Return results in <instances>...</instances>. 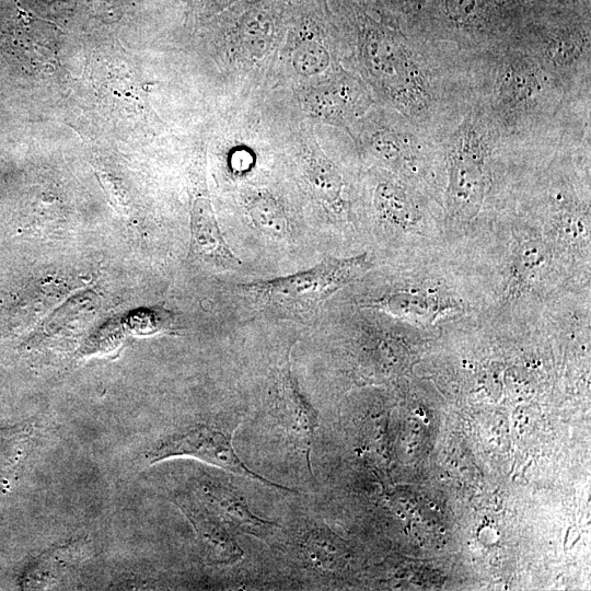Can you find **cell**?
<instances>
[{
  "instance_id": "14",
  "label": "cell",
  "mask_w": 591,
  "mask_h": 591,
  "mask_svg": "<svg viewBox=\"0 0 591 591\" xmlns=\"http://www.w3.org/2000/svg\"><path fill=\"white\" fill-rule=\"evenodd\" d=\"M410 323H430L453 305L429 291L403 290L363 304Z\"/></svg>"
},
{
  "instance_id": "15",
  "label": "cell",
  "mask_w": 591,
  "mask_h": 591,
  "mask_svg": "<svg viewBox=\"0 0 591 591\" xmlns=\"http://www.w3.org/2000/svg\"><path fill=\"white\" fill-rule=\"evenodd\" d=\"M546 260L547 251L538 237L529 236L520 240L512 253L507 292L513 296L534 283Z\"/></svg>"
},
{
  "instance_id": "11",
  "label": "cell",
  "mask_w": 591,
  "mask_h": 591,
  "mask_svg": "<svg viewBox=\"0 0 591 591\" xmlns=\"http://www.w3.org/2000/svg\"><path fill=\"white\" fill-rule=\"evenodd\" d=\"M201 489V500L236 535L247 534L266 541L279 528L277 523L255 514L243 494L230 483L208 478Z\"/></svg>"
},
{
  "instance_id": "13",
  "label": "cell",
  "mask_w": 591,
  "mask_h": 591,
  "mask_svg": "<svg viewBox=\"0 0 591 591\" xmlns=\"http://www.w3.org/2000/svg\"><path fill=\"white\" fill-rule=\"evenodd\" d=\"M192 250L207 264L222 269H234L241 259L227 244L209 198L199 196L192 206Z\"/></svg>"
},
{
  "instance_id": "7",
  "label": "cell",
  "mask_w": 591,
  "mask_h": 591,
  "mask_svg": "<svg viewBox=\"0 0 591 591\" xmlns=\"http://www.w3.org/2000/svg\"><path fill=\"white\" fill-rule=\"evenodd\" d=\"M367 254L328 257L311 269L244 286L260 304L286 313L313 312L321 303L369 268Z\"/></svg>"
},
{
  "instance_id": "8",
  "label": "cell",
  "mask_w": 591,
  "mask_h": 591,
  "mask_svg": "<svg viewBox=\"0 0 591 591\" xmlns=\"http://www.w3.org/2000/svg\"><path fill=\"white\" fill-rule=\"evenodd\" d=\"M235 426L196 424L161 439L147 453L151 464L174 456H193L232 474L240 475L276 489L294 493L293 489L268 480L248 468L236 454L232 443Z\"/></svg>"
},
{
  "instance_id": "1",
  "label": "cell",
  "mask_w": 591,
  "mask_h": 591,
  "mask_svg": "<svg viewBox=\"0 0 591 591\" xmlns=\"http://www.w3.org/2000/svg\"><path fill=\"white\" fill-rule=\"evenodd\" d=\"M470 102L507 152L532 157L591 139V105L573 102L514 37L466 56Z\"/></svg>"
},
{
  "instance_id": "18",
  "label": "cell",
  "mask_w": 591,
  "mask_h": 591,
  "mask_svg": "<svg viewBox=\"0 0 591 591\" xmlns=\"http://www.w3.org/2000/svg\"><path fill=\"white\" fill-rule=\"evenodd\" d=\"M309 177L313 188L326 205L336 213L345 210L343 199L344 182L339 171L326 158H312Z\"/></svg>"
},
{
  "instance_id": "17",
  "label": "cell",
  "mask_w": 591,
  "mask_h": 591,
  "mask_svg": "<svg viewBox=\"0 0 591 591\" xmlns=\"http://www.w3.org/2000/svg\"><path fill=\"white\" fill-rule=\"evenodd\" d=\"M32 433L30 424L0 428V488L10 486Z\"/></svg>"
},
{
  "instance_id": "2",
  "label": "cell",
  "mask_w": 591,
  "mask_h": 591,
  "mask_svg": "<svg viewBox=\"0 0 591 591\" xmlns=\"http://www.w3.org/2000/svg\"><path fill=\"white\" fill-rule=\"evenodd\" d=\"M363 69L383 97L421 131L442 142L470 105L466 56L415 26L364 23Z\"/></svg>"
},
{
  "instance_id": "9",
  "label": "cell",
  "mask_w": 591,
  "mask_h": 591,
  "mask_svg": "<svg viewBox=\"0 0 591 591\" xmlns=\"http://www.w3.org/2000/svg\"><path fill=\"white\" fill-rule=\"evenodd\" d=\"M274 409L279 426L293 448L302 454L312 475L311 450L318 424L317 412L292 376L289 352L277 373Z\"/></svg>"
},
{
  "instance_id": "6",
  "label": "cell",
  "mask_w": 591,
  "mask_h": 591,
  "mask_svg": "<svg viewBox=\"0 0 591 591\" xmlns=\"http://www.w3.org/2000/svg\"><path fill=\"white\" fill-rule=\"evenodd\" d=\"M366 131L369 153L401 179L432 198L442 192L443 153L434 140L405 116L373 123Z\"/></svg>"
},
{
  "instance_id": "16",
  "label": "cell",
  "mask_w": 591,
  "mask_h": 591,
  "mask_svg": "<svg viewBox=\"0 0 591 591\" xmlns=\"http://www.w3.org/2000/svg\"><path fill=\"white\" fill-rule=\"evenodd\" d=\"M338 537L324 524H314L299 540V553L311 568L324 572L336 569L340 559Z\"/></svg>"
},
{
  "instance_id": "20",
  "label": "cell",
  "mask_w": 591,
  "mask_h": 591,
  "mask_svg": "<svg viewBox=\"0 0 591 591\" xmlns=\"http://www.w3.org/2000/svg\"><path fill=\"white\" fill-rule=\"evenodd\" d=\"M293 63L297 71L301 74L312 76L327 68L329 56L321 45L315 42H309L297 48Z\"/></svg>"
},
{
  "instance_id": "19",
  "label": "cell",
  "mask_w": 591,
  "mask_h": 591,
  "mask_svg": "<svg viewBox=\"0 0 591 591\" xmlns=\"http://www.w3.org/2000/svg\"><path fill=\"white\" fill-rule=\"evenodd\" d=\"M253 224L264 234L281 240L289 235V223L282 207L270 196L258 195L248 206Z\"/></svg>"
},
{
  "instance_id": "12",
  "label": "cell",
  "mask_w": 591,
  "mask_h": 591,
  "mask_svg": "<svg viewBox=\"0 0 591 591\" xmlns=\"http://www.w3.org/2000/svg\"><path fill=\"white\" fill-rule=\"evenodd\" d=\"M177 502L205 543L211 561L233 565L243 557L237 535L201 499L181 497Z\"/></svg>"
},
{
  "instance_id": "3",
  "label": "cell",
  "mask_w": 591,
  "mask_h": 591,
  "mask_svg": "<svg viewBox=\"0 0 591 591\" xmlns=\"http://www.w3.org/2000/svg\"><path fill=\"white\" fill-rule=\"evenodd\" d=\"M442 204L449 221L468 225L494 195L498 171L513 161L485 113L470 105L442 142Z\"/></svg>"
},
{
  "instance_id": "10",
  "label": "cell",
  "mask_w": 591,
  "mask_h": 591,
  "mask_svg": "<svg viewBox=\"0 0 591 591\" xmlns=\"http://www.w3.org/2000/svg\"><path fill=\"white\" fill-rule=\"evenodd\" d=\"M378 220L401 232L419 231L428 219V196L399 177L383 175L372 190Z\"/></svg>"
},
{
  "instance_id": "5",
  "label": "cell",
  "mask_w": 591,
  "mask_h": 591,
  "mask_svg": "<svg viewBox=\"0 0 591 591\" xmlns=\"http://www.w3.org/2000/svg\"><path fill=\"white\" fill-rule=\"evenodd\" d=\"M535 0H427L416 27L467 56L512 37Z\"/></svg>"
},
{
  "instance_id": "4",
  "label": "cell",
  "mask_w": 591,
  "mask_h": 591,
  "mask_svg": "<svg viewBox=\"0 0 591 591\" xmlns=\"http://www.w3.org/2000/svg\"><path fill=\"white\" fill-rule=\"evenodd\" d=\"M513 36L573 102L591 105L590 0H535Z\"/></svg>"
}]
</instances>
